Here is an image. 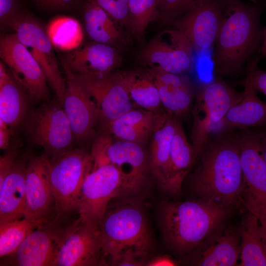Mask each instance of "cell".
<instances>
[{
    "label": "cell",
    "instance_id": "1",
    "mask_svg": "<svg viewBox=\"0 0 266 266\" xmlns=\"http://www.w3.org/2000/svg\"><path fill=\"white\" fill-rule=\"evenodd\" d=\"M229 132L208 140L199 155L191 187L200 199L229 210L242 203L243 177L239 136Z\"/></svg>",
    "mask_w": 266,
    "mask_h": 266
},
{
    "label": "cell",
    "instance_id": "2",
    "mask_svg": "<svg viewBox=\"0 0 266 266\" xmlns=\"http://www.w3.org/2000/svg\"><path fill=\"white\" fill-rule=\"evenodd\" d=\"M263 5L227 0L212 56L217 78L234 76L258 53L263 40Z\"/></svg>",
    "mask_w": 266,
    "mask_h": 266
},
{
    "label": "cell",
    "instance_id": "3",
    "mask_svg": "<svg viewBox=\"0 0 266 266\" xmlns=\"http://www.w3.org/2000/svg\"><path fill=\"white\" fill-rule=\"evenodd\" d=\"M229 211L201 199L165 202L159 211L165 241L178 254L192 252L221 228Z\"/></svg>",
    "mask_w": 266,
    "mask_h": 266
},
{
    "label": "cell",
    "instance_id": "4",
    "mask_svg": "<svg viewBox=\"0 0 266 266\" xmlns=\"http://www.w3.org/2000/svg\"><path fill=\"white\" fill-rule=\"evenodd\" d=\"M127 196L112 200L99 225L102 264L128 249L149 252L151 239L144 213L140 204Z\"/></svg>",
    "mask_w": 266,
    "mask_h": 266
},
{
    "label": "cell",
    "instance_id": "5",
    "mask_svg": "<svg viewBox=\"0 0 266 266\" xmlns=\"http://www.w3.org/2000/svg\"><path fill=\"white\" fill-rule=\"evenodd\" d=\"M221 78L201 85L196 92L192 107V145L199 157L212 133H221L223 120L230 110L241 99Z\"/></svg>",
    "mask_w": 266,
    "mask_h": 266
},
{
    "label": "cell",
    "instance_id": "6",
    "mask_svg": "<svg viewBox=\"0 0 266 266\" xmlns=\"http://www.w3.org/2000/svg\"><path fill=\"white\" fill-rule=\"evenodd\" d=\"M90 153L92 165L109 164L119 170L127 195L136 193L145 184L150 172L143 145L117 139L106 131L96 139Z\"/></svg>",
    "mask_w": 266,
    "mask_h": 266
},
{
    "label": "cell",
    "instance_id": "7",
    "mask_svg": "<svg viewBox=\"0 0 266 266\" xmlns=\"http://www.w3.org/2000/svg\"><path fill=\"white\" fill-rule=\"evenodd\" d=\"M91 165V153L82 149H71L50 158L48 156L49 181L55 209L60 215L77 209L81 187Z\"/></svg>",
    "mask_w": 266,
    "mask_h": 266
},
{
    "label": "cell",
    "instance_id": "8",
    "mask_svg": "<svg viewBox=\"0 0 266 266\" xmlns=\"http://www.w3.org/2000/svg\"><path fill=\"white\" fill-rule=\"evenodd\" d=\"M121 195H127L119 170L109 164L91 165L78 198L79 218L99 226L110 202Z\"/></svg>",
    "mask_w": 266,
    "mask_h": 266
},
{
    "label": "cell",
    "instance_id": "9",
    "mask_svg": "<svg viewBox=\"0 0 266 266\" xmlns=\"http://www.w3.org/2000/svg\"><path fill=\"white\" fill-rule=\"evenodd\" d=\"M239 156L243 177L241 203L259 220H266V163L257 130L239 134Z\"/></svg>",
    "mask_w": 266,
    "mask_h": 266
},
{
    "label": "cell",
    "instance_id": "10",
    "mask_svg": "<svg viewBox=\"0 0 266 266\" xmlns=\"http://www.w3.org/2000/svg\"><path fill=\"white\" fill-rule=\"evenodd\" d=\"M25 130L30 140L48 156L70 150L74 136L63 105L58 101L41 105L27 118Z\"/></svg>",
    "mask_w": 266,
    "mask_h": 266
},
{
    "label": "cell",
    "instance_id": "11",
    "mask_svg": "<svg viewBox=\"0 0 266 266\" xmlns=\"http://www.w3.org/2000/svg\"><path fill=\"white\" fill-rule=\"evenodd\" d=\"M10 27L41 66L47 83L62 105L66 89V79L60 71L53 45L46 30L32 15L23 11Z\"/></svg>",
    "mask_w": 266,
    "mask_h": 266
},
{
    "label": "cell",
    "instance_id": "12",
    "mask_svg": "<svg viewBox=\"0 0 266 266\" xmlns=\"http://www.w3.org/2000/svg\"><path fill=\"white\" fill-rule=\"evenodd\" d=\"M193 46L177 29L162 32L139 52L140 61L149 68L184 74L192 67Z\"/></svg>",
    "mask_w": 266,
    "mask_h": 266
},
{
    "label": "cell",
    "instance_id": "13",
    "mask_svg": "<svg viewBox=\"0 0 266 266\" xmlns=\"http://www.w3.org/2000/svg\"><path fill=\"white\" fill-rule=\"evenodd\" d=\"M0 56L13 78L33 99L46 100L47 81L41 66L15 33L0 38Z\"/></svg>",
    "mask_w": 266,
    "mask_h": 266
},
{
    "label": "cell",
    "instance_id": "14",
    "mask_svg": "<svg viewBox=\"0 0 266 266\" xmlns=\"http://www.w3.org/2000/svg\"><path fill=\"white\" fill-rule=\"evenodd\" d=\"M61 63L66 76L62 105L75 139L85 141L93 134L100 120L99 111L81 76L70 69L65 59H62Z\"/></svg>",
    "mask_w": 266,
    "mask_h": 266
},
{
    "label": "cell",
    "instance_id": "15",
    "mask_svg": "<svg viewBox=\"0 0 266 266\" xmlns=\"http://www.w3.org/2000/svg\"><path fill=\"white\" fill-rule=\"evenodd\" d=\"M102 264L99 226L78 218L69 226L53 266H88Z\"/></svg>",
    "mask_w": 266,
    "mask_h": 266
},
{
    "label": "cell",
    "instance_id": "16",
    "mask_svg": "<svg viewBox=\"0 0 266 266\" xmlns=\"http://www.w3.org/2000/svg\"><path fill=\"white\" fill-rule=\"evenodd\" d=\"M227 0H204L173 22L193 47L200 50L214 46Z\"/></svg>",
    "mask_w": 266,
    "mask_h": 266
},
{
    "label": "cell",
    "instance_id": "17",
    "mask_svg": "<svg viewBox=\"0 0 266 266\" xmlns=\"http://www.w3.org/2000/svg\"><path fill=\"white\" fill-rule=\"evenodd\" d=\"M49 220L34 230L16 251L8 256L10 257V264L18 266H53L69 227L63 229L53 220Z\"/></svg>",
    "mask_w": 266,
    "mask_h": 266
},
{
    "label": "cell",
    "instance_id": "18",
    "mask_svg": "<svg viewBox=\"0 0 266 266\" xmlns=\"http://www.w3.org/2000/svg\"><path fill=\"white\" fill-rule=\"evenodd\" d=\"M47 159V155L44 154L30 160L27 163L25 177L24 217L42 222L49 221L52 210L55 209L48 175Z\"/></svg>",
    "mask_w": 266,
    "mask_h": 266
},
{
    "label": "cell",
    "instance_id": "19",
    "mask_svg": "<svg viewBox=\"0 0 266 266\" xmlns=\"http://www.w3.org/2000/svg\"><path fill=\"white\" fill-rule=\"evenodd\" d=\"M81 76L105 125L134 108L116 71Z\"/></svg>",
    "mask_w": 266,
    "mask_h": 266
},
{
    "label": "cell",
    "instance_id": "20",
    "mask_svg": "<svg viewBox=\"0 0 266 266\" xmlns=\"http://www.w3.org/2000/svg\"><path fill=\"white\" fill-rule=\"evenodd\" d=\"M180 118L161 113L151 136L148 152L150 174L159 187L170 193L171 142Z\"/></svg>",
    "mask_w": 266,
    "mask_h": 266
},
{
    "label": "cell",
    "instance_id": "21",
    "mask_svg": "<svg viewBox=\"0 0 266 266\" xmlns=\"http://www.w3.org/2000/svg\"><path fill=\"white\" fill-rule=\"evenodd\" d=\"M65 60L70 69L81 76L109 73L122 62L115 46L96 41L71 50Z\"/></svg>",
    "mask_w": 266,
    "mask_h": 266
},
{
    "label": "cell",
    "instance_id": "22",
    "mask_svg": "<svg viewBox=\"0 0 266 266\" xmlns=\"http://www.w3.org/2000/svg\"><path fill=\"white\" fill-rule=\"evenodd\" d=\"M166 112L180 118L193 107L196 92L190 78L184 74H174L149 68Z\"/></svg>",
    "mask_w": 266,
    "mask_h": 266
},
{
    "label": "cell",
    "instance_id": "23",
    "mask_svg": "<svg viewBox=\"0 0 266 266\" xmlns=\"http://www.w3.org/2000/svg\"><path fill=\"white\" fill-rule=\"evenodd\" d=\"M192 264L202 266H233L240 254L239 237L234 231L220 229L193 251Z\"/></svg>",
    "mask_w": 266,
    "mask_h": 266
},
{
    "label": "cell",
    "instance_id": "24",
    "mask_svg": "<svg viewBox=\"0 0 266 266\" xmlns=\"http://www.w3.org/2000/svg\"><path fill=\"white\" fill-rule=\"evenodd\" d=\"M161 114L134 108L106 125V131L117 139L143 145Z\"/></svg>",
    "mask_w": 266,
    "mask_h": 266
},
{
    "label": "cell",
    "instance_id": "25",
    "mask_svg": "<svg viewBox=\"0 0 266 266\" xmlns=\"http://www.w3.org/2000/svg\"><path fill=\"white\" fill-rule=\"evenodd\" d=\"M27 165L23 161H15L11 171L0 185V225L24 216Z\"/></svg>",
    "mask_w": 266,
    "mask_h": 266
},
{
    "label": "cell",
    "instance_id": "26",
    "mask_svg": "<svg viewBox=\"0 0 266 266\" xmlns=\"http://www.w3.org/2000/svg\"><path fill=\"white\" fill-rule=\"evenodd\" d=\"M241 100L232 106L222 123L221 133L238 128H258L266 124V102L258 97L257 91L244 81Z\"/></svg>",
    "mask_w": 266,
    "mask_h": 266
},
{
    "label": "cell",
    "instance_id": "27",
    "mask_svg": "<svg viewBox=\"0 0 266 266\" xmlns=\"http://www.w3.org/2000/svg\"><path fill=\"white\" fill-rule=\"evenodd\" d=\"M116 72L134 106L163 113L158 91L149 69Z\"/></svg>",
    "mask_w": 266,
    "mask_h": 266
},
{
    "label": "cell",
    "instance_id": "28",
    "mask_svg": "<svg viewBox=\"0 0 266 266\" xmlns=\"http://www.w3.org/2000/svg\"><path fill=\"white\" fill-rule=\"evenodd\" d=\"M198 158L194 146L187 140L179 120L171 145L170 193L177 194L180 192L183 180Z\"/></svg>",
    "mask_w": 266,
    "mask_h": 266
},
{
    "label": "cell",
    "instance_id": "29",
    "mask_svg": "<svg viewBox=\"0 0 266 266\" xmlns=\"http://www.w3.org/2000/svg\"><path fill=\"white\" fill-rule=\"evenodd\" d=\"M82 10L85 30L92 39L113 46L121 43L122 33L104 10L87 0H85Z\"/></svg>",
    "mask_w": 266,
    "mask_h": 266
},
{
    "label": "cell",
    "instance_id": "30",
    "mask_svg": "<svg viewBox=\"0 0 266 266\" xmlns=\"http://www.w3.org/2000/svg\"><path fill=\"white\" fill-rule=\"evenodd\" d=\"M240 235L241 266H266L260 222L258 218L248 211L241 220Z\"/></svg>",
    "mask_w": 266,
    "mask_h": 266
},
{
    "label": "cell",
    "instance_id": "31",
    "mask_svg": "<svg viewBox=\"0 0 266 266\" xmlns=\"http://www.w3.org/2000/svg\"><path fill=\"white\" fill-rule=\"evenodd\" d=\"M25 91L11 74L0 84V119L10 128L19 125L26 116L27 102Z\"/></svg>",
    "mask_w": 266,
    "mask_h": 266
},
{
    "label": "cell",
    "instance_id": "32",
    "mask_svg": "<svg viewBox=\"0 0 266 266\" xmlns=\"http://www.w3.org/2000/svg\"><path fill=\"white\" fill-rule=\"evenodd\" d=\"M46 30L53 46L62 50L78 48L83 40L82 28L78 21L71 17H57L49 23Z\"/></svg>",
    "mask_w": 266,
    "mask_h": 266
},
{
    "label": "cell",
    "instance_id": "33",
    "mask_svg": "<svg viewBox=\"0 0 266 266\" xmlns=\"http://www.w3.org/2000/svg\"><path fill=\"white\" fill-rule=\"evenodd\" d=\"M44 223L24 218L0 225V257L13 254L26 238Z\"/></svg>",
    "mask_w": 266,
    "mask_h": 266
},
{
    "label": "cell",
    "instance_id": "34",
    "mask_svg": "<svg viewBox=\"0 0 266 266\" xmlns=\"http://www.w3.org/2000/svg\"><path fill=\"white\" fill-rule=\"evenodd\" d=\"M160 0H129V30L138 40L149 24L159 18Z\"/></svg>",
    "mask_w": 266,
    "mask_h": 266
},
{
    "label": "cell",
    "instance_id": "35",
    "mask_svg": "<svg viewBox=\"0 0 266 266\" xmlns=\"http://www.w3.org/2000/svg\"><path fill=\"white\" fill-rule=\"evenodd\" d=\"M204 0H160L159 18L172 24L176 19Z\"/></svg>",
    "mask_w": 266,
    "mask_h": 266
},
{
    "label": "cell",
    "instance_id": "36",
    "mask_svg": "<svg viewBox=\"0 0 266 266\" xmlns=\"http://www.w3.org/2000/svg\"><path fill=\"white\" fill-rule=\"evenodd\" d=\"M93 2L129 30V0H85Z\"/></svg>",
    "mask_w": 266,
    "mask_h": 266
},
{
    "label": "cell",
    "instance_id": "37",
    "mask_svg": "<svg viewBox=\"0 0 266 266\" xmlns=\"http://www.w3.org/2000/svg\"><path fill=\"white\" fill-rule=\"evenodd\" d=\"M261 57L257 53L247 62L244 69L246 74L244 81L249 83L257 91L263 93L266 97V71L260 69L258 66Z\"/></svg>",
    "mask_w": 266,
    "mask_h": 266
},
{
    "label": "cell",
    "instance_id": "38",
    "mask_svg": "<svg viewBox=\"0 0 266 266\" xmlns=\"http://www.w3.org/2000/svg\"><path fill=\"white\" fill-rule=\"evenodd\" d=\"M21 11L20 0H0L1 28L10 27Z\"/></svg>",
    "mask_w": 266,
    "mask_h": 266
},
{
    "label": "cell",
    "instance_id": "39",
    "mask_svg": "<svg viewBox=\"0 0 266 266\" xmlns=\"http://www.w3.org/2000/svg\"><path fill=\"white\" fill-rule=\"evenodd\" d=\"M16 151L15 149H9L0 158V185L11 171L14 163Z\"/></svg>",
    "mask_w": 266,
    "mask_h": 266
},
{
    "label": "cell",
    "instance_id": "40",
    "mask_svg": "<svg viewBox=\"0 0 266 266\" xmlns=\"http://www.w3.org/2000/svg\"><path fill=\"white\" fill-rule=\"evenodd\" d=\"M38 5L50 9H60L70 6L75 0H33Z\"/></svg>",
    "mask_w": 266,
    "mask_h": 266
},
{
    "label": "cell",
    "instance_id": "41",
    "mask_svg": "<svg viewBox=\"0 0 266 266\" xmlns=\"http://www.w3.org/2000/svg\"><path fill=\"white\" fill-rule=\"evenodd\" d=\"M12 130L3 121L0 119V148L7 150L9 146Z\"/></svg>",
    "mask_w": 266,
    "mask_h": 266
},
{
    "label": "cell",
    "instance_id": "42",
    "mask_svg": "<svg viewBox=\"0 0 266 266\" xmlns=\"http://www.w3.org/2000/svg\"><path fill=\"white\" fill-rule=\"evenodd\" d=\"M176 265H177V263L170 257L167 255H163L156 257L150 260H148L145 265V266H148Z\"/></svg>",
    "mask_w": 266,
    "mask_h": 266
},
{
    "label": "cell",
    "instance_id": "43",
    "mask_svg": "<svg viewBox=\"0 0 266 266\" xmlns=\"http://www.w3.org/2000/svg\"><path fill=\"white\" fill-rule=\"evenodd\" d=\"M256 128L259 135L262 155L266 163V124Z\"/></svg>",
    "mask_w": 266,
    "mask_h": 266
},
{
    "label": "cell",
    "instance_id": "44",
    "mask_svg": "<svg viewBox=\"0 0 266 266\" xmlns=\"http://www.w3.org/2000/svg\"><path fill=\"white\" fill-rule=\"evenodd\" d=\"M258 53L266 59V25L263 28V40Z\"/></svg>",
    "mask_w": 266,
    "mask_h": 266
},
{
    "label": "cell",
    "instance_id": "45",
    "mask_svg": "<svg viewBox=\"0 0 266 266\" xmlns=\"http://www.w3.org/2000/svg\"><path fill=\"white\" fill-rule=\"evenodd\" d=\"M261 228L263 243L265 252L266 255V220H259Z\"/></svg>",
    "mask_w": 266,
    "mask_h": 266
},
{
    "label": "cell",
    "instance_id": "46",
    "mask_svg": "<svg viewBox=\"0 0 266 266\" xmlns=\"http://www.w3.org/2000/svg\"><path fill=\"white\" fill-rule=\"evenodd\" d=\"M253 3L266 5V0H250Z\"/></svg>",
    "mask_w": 266,
    "mask_h": 266
}]
</instances>
